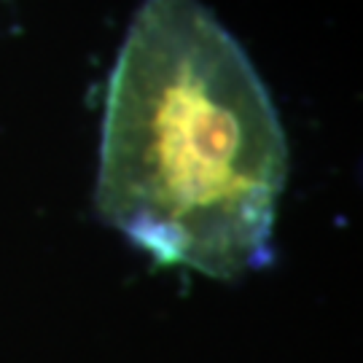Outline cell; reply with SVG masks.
Returning <instances> with one entry per match:
<instances>
[{"instance_id":"cell-1","label":"cell","mask_w":363,"mask_h":363,"mask_svg":"<svg viewBox=\"0 0 363 363\" xmlns=\"http://www.w3.org/2000/svg\"><path fill=\"white\" fill-rule=\"evenodd\" d=\"M288 143L269 91L199 0H143L111 73L94 205L164 267L272 261Z\"/></svg>"}]
</instances>
